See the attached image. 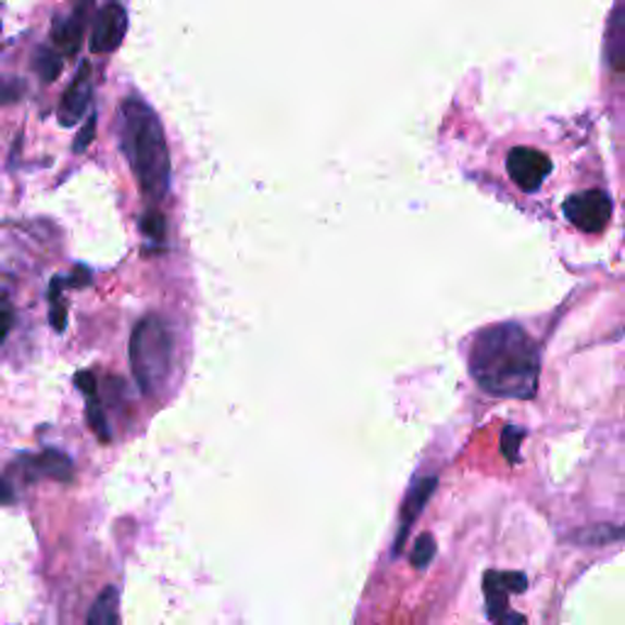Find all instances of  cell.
<instances>
[{"instance_id":"1","label":"cell","mask_w":625,"mask_h":625,"mask_svg":"<svg viewBox=\"0 0 625 625\" xmlns=\"http://www.w3.org/2000/svg\"><path fill=\"white\" fill-rule=\"evenodd\" d=\"M470 372L486 393L528 401L538 393L540 350L521 325H489L474 337Z\"/></svg>"},{"instance_id":"2","label":"cell","mask_w":625,"mask_h":625,"mask_svg":"<svg viewBox=\"0 0 625 625\" xmlns=\"http://www.w3.org/2000/svg\"><path fill=\"white\" fill-rule=\"evenodd\" d=\"M121 145L142 191L150 198H164L172 184L164 127L152 108L137 96L127 98L121 108Z\"/></svg>"},{"instance_id":"3","label":"cell","mask_w":625,"mask_h":625,"mask_svg":"<svg viewBox=\"0 0 625 625\" xmlns=\"http://www.w3.org/2000/svg\"><path fill=\"white\" fill-rule=\"evenodd\" d=\"M174 337L159 315H145L130 335V366L140 391L152 396L172 374Z\"/></svg>"},{"instance_id":"4","label":"cell","mask_w":625,"mask_h":625,"mask_svg":"<svg viewBox=\"0 0 625 625\" xmlns=\"http://www.w3.org/2000/svg\"><path fill=\"white\" fill-rule=\"evenodd\" d=\"M528 589V577L521 572H486L484 574V597L486 613L496 623H525L518 613H511L509 597Z\"/></svg>"},{"instance_id":"5","label":"cell","mask_w":625,"mask_h":625,"mask_svg":"<svg viewBox=\"0 0 625 625\" xmlns=\"http://www.w3.org/2000/svg\"><path fill=\"white\" fill-rule=\"evenodd\" d=\"M562 211H564V215H567V221L577 227V230L597 235L609 225L611 213H613V203L607 193L591 188V191H582V193L570 196L567 201H564Z\"/></svg>"},{"instance_id":"6","label":"cell","mask_w":625,"mask_h":625,"mask_svg":"<svg viewBox=\"0 0 625 625\" xmlns=\"http://www.w3.org/2000/svg\"><path fill=\"white\" fill-rule=\"evenodd\" d=\"M505 168H509L515 186L523 188L525 193H535L550 176L552 162L548 154L533 150V147H513L509 159H505Z\"/></svg>"},{"instance_id":"7","label":"cell","mask_w":625,"mask_h":625,"mask_svg":"<svg viewBox=\"0 0 625 625\" xmlns=\"http://www.w3.org/2000/svg\"><path fill=\"white\" fill-rule=\"evenodd\" d=\"M127 33V13L121 3L103 5L96 17V27L91 35V49L96 54H108L123 45Z\"/></svg>"},{"instance_id":"8","label":"cell","mask_w":625,"mask_h":625,"mask_svg":"<svg viewBox=\"0 0 625 625\" xmlns=\"http://www.w3.org/2000/svg\"><path fill=\"white\" fill-rule=\"evenodd\" d=\"M91 96H93L91 64H82L72 86L64 91L62 103H59V123L64 127H74L88 111V105H91Z\"/></svg>"},{"instance_id":"9","label":"cell","mask_w":625,"mask_h":625,"mask_svg":"<svg viewBox=\"0 0 625 625\" xmlns=\"http://www.w3.org/2000/svg\"><path fill=\"white\" fill-rule=\"evenodd\" d=\"M435 486H438V479H435V476H428V479H421L411 486V491L409 496H405L403 509H401V528H399V535H396L393 554H401L403 545H405V535H409L411 525L418 521L425 503L430 501V496L435 493Z\"/></svg>"},{"instance_id":"10","label":"cell","mask_w":625,"mask_h":625,"mask_svg":"<svg viewBox=\"0 0 625 625\" xmlns=\"http://www.w3.org/2000/svg\"><path fill=\"white\" fill-rule=\"evenodd\" d=\"M603 49H607V62L613 72L625 74V0H613Z\"/></svg>"},{"instance_id":"11","label":"cell","mask_w":625,"mask_h":625,"mask_svg":"<svg viewBox=\"0 0 625 625\" xmlns=\"http://www.w3.org/2000/svg\"><path fill=\"white\" fill-rule=\"evenodd\" d=\"M20 464L25 467L23 472H33V479H37V476H49V479L68 482L74 474L72 460L59 450H45L42 454H35V458H23Z\"/></svg>"},{"instance_id":"12","label":"cell","mask_w":625,"mask_h":625,"mask_svg":"<svg viewBox=\"0 0 625 625\" xmlns=\"http://www.w3.org/2000/svg\"><path fill=\"white\" fill-rule=\"evenodd\" d=\"M117 601H121V593L115 587H105L101 591V597L96 599L93 609L88 611L86 621L91 625H115L121 623V613H117Z\"/></svg>"},{"instance_id":"13","label":"cell","mask_w":625,"mask_h":625,"mask_svg":"<svg viewBox=\"0 0 625 625\" xmlns=\"http://www.w3.org/2000/svg\"><path fill=\"white\" fill-rule=\"evenodd\" d=\"M62 289H64V279L62 276H54L52 286H49V323L57 333L66 330V305L62 301Z\"/></svg>"},{"instance_id":"14","label":"cell","mask_w":625,"mask_h":625,"mask_svg":"<svg viewBox=\"0 0 625 625\" xmlns=\"http://www.w3.org/2000/svg\"><path fill=\"white\" fill-rule=\"evenodd\" d=\"M435 552H438V545H435V538L430 533H423L418 540H415L413 550H411V562L415 570H425L428 564L435 560Z\"/></svg>"},{"instance_id":"15","label":"cell","mask_w":625,"mask_h":625,"mask_svg":"<svg viewBox=\"0 0 625 625\" xmlns=\"http://www.w3.org/2000/svg\"><path fill=\"white\" fill-rule=\"evenodd\" d=\"M86 415H88V423H91V428H93V433L98 435V438H101L103 442L111 440V433H108L105 411H103V405L96 401V393L88 396V401H86Z\"/></svg>"},{"instance_id":"16","label":"cell","mask_w":625,"mask_h":625,"mask_svg":"<svg viewBox=\"0 0 625 625\" xmlns=\"http://www.w3.org/2000/svg\"><path fill=\"white\" fill-rule=\"evenodd\" d=\"M37 72L45 82H54L59 72H62V57H59L54 49H42L37 57Z\"/></svg>"},{"instance_id":"17","label":"cell","mask_w":625,"mask_h":625,"mask_svg":"<svg viewBox=\"0 0 625 625\" xmlns=\"http://www.w3.org/2000/svg\"><path fill=\"white\" fill-rule=\"evenodd\" d=\"M525 438V430H521V428H505L503 430V435H501V450H503V454H505V460H509L511 464H515L518 462L521 458H518V448H521V440Z\"/></svg>"},{"instance_id":"18","label":"cell","mask_w":625,"mask_h":625,"mask_svg":"<svg viewBox=\"0 0 625 625\" xmlns=\"http://www.w3.org/2000/svg\"><path fill=\"white\" fill-rule=\"evenodd\" d=\"M142 233L147 237H152V240H162V237L166 235L164 215L159 211H147L142 217Z\"/></svg>"},{"instance_id":"19","label":"cell","mask_w":625,"mask_h":625,"mask_svg":"<svg viewBox=\"0 0 625 625\" xmlns=\"http://www.w3.org/2000/svg\"><path fill=\"white\" fill-rule=\"evenodd\" d=\"M93 130H96V113H91V117H88V123L84 125L82 135H78V140L74 142V152H84L86 147L91 145V140H93Z\"/></svg>"},{"instance_id":"20","label":"cell","mask_w":625,"mask_h":625,"mask_svg":"<svg viewBox=\"0 0 625 625\" xmlns=\"http://www.w3.org/2000/svg\"><path fill=\"white\" fill-rule=\"evenodd\" d=\"M76 386L82 389L86 396H93L96 393V379L91 372H78L76 374Z\"/></svg>"}]
</instances>
